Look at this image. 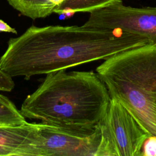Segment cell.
I'll list each match as a JSON object with an SVG mask.
<instances>
[{"label": "cell", "mask_w": 156, "mask_h": 156, "mask_svg": "<svg viewBox=\"0 0 156 156\" xmlns=\"http://www.w3.org/2000/svg\"><path fill=\"white\" fill-rule=\"evenodd\" d=\"M21 15L32 20L46 18L54 13L57 5L51 0H6Z\"/></svg>", "instance_id": "obj_8"}, {"label": "cell", "mask_w": 156, "mask_h": 156, "mask_svg": "<svg viewBox=\"0 0 156 156\" xmlns=\"http://www.w3.org/2000/svg\"><path fill=\"white\" fill-rule=\"evenodd\" d=\"M110 99L96 73L62 69L47 74L38 88L24 99L20 111L26 118L42 123L93 130Z\"/></svg>", "instance_id": "obj_2"}, {"label": "cell", "mask_w": 156, "mask_h": 156, "mask_svg": "<svg viewBox=\"0 0 156 156\" xmlns=\"http://www.w3.org/2000/svg\"><path fill=\"white\" fill-rule=\"evenodd\" d=\"M99 141V126L93 130H82L35 123L20 156H94Z\"/></svg>", "instance_id": "obj_5"}, {"label": "cell", "mask_w": 156, "mask_h": 156, "mask_svg": "<svg viewBox=\"0 0 156 156\" xmlns=\"http://www.w3.org/2000/svg\"><path fill=\"white\" fill-rule=\"evenodd\" d=\"M122 0H65L57 6L54 13L73 15L79 12L90 13Z\"/></svg>", "instance_id": "obj_9"}, {"label": "cell", "mask_w": 156, "mask_h": 156, "mask_svg": "<svg viewBox=\"0 0 156 156\" xmlns=\"http://www.w3.org/2000/svg\"><path fill=\"white\" fill-rule=\"evenodd\" d=\"M99 127L100 141L94 156H141L144 143L151 135L126 107L112 98Z\"/></svg>", "instance_id": "obj_4"}, {"label": "cell", "mask_w": 156, "mask_h": 156, "mask_svg": "<svg viewBox=\"0 0 156 156\" xmlns=\"http://www.w3.org/2000/svg\"><path fill=\"white\" fill-rule=\"evenodd\" d=\"M65 0H51V1L55 5H56L57 6L59 4H60L63 1H64Z\"/></svg>", "instance_id": "obj_14"}, {"label": "cell", "mask_w": 156, "mask_h": 156, "mask_svg": "<svg viewBox=\"0 0 156 156\" xmlns=\"http://www.w3.org/2000/svg\"><path fill=\"white\" fill-rule=\"evenodd\" d=\"M142 156H156V136L151 135L144 143Z\"/></svg>", "instance_id": "obj_11"}, {"label": "cell", "mask_w": 156, "mask_h": 156, "mask_svg": "<svg viewBox=\"0 0 156 156\" xmlns=\"http://www.w3.org/2000/svg\"><path fill=\"white\" fill-rule=\"evenodd\" d=\"M26 118L6 96L0 94V126L20 125L26 123Z\"/></svg>", "instance_id": "obj_10"}, {"label": "cell", "mask_w": 156, "mask_h": 156, "mask_svg": "<svg viewBox=\"0 0 156 156\" xmlns=\"http://www.w3.org/2000/svg\"><path fill=\"white\" fill-rule=\"evenodd\" d=\"M35 123L0 126V156H20L28 144Z\"/></svg>", "instance_id": "obj_7"}, {"label": "cell", "mask_w": 156, "mask_h": 156, "mask_svg": "<svg viewBox=\"0 0 156 156\" xmlns=\"http://www.w3.org/2000/svg\"><path fill=\"white\" fill-rule=\"evenodd\" d=\"M82 26L120 30L140 35L156 45V7H133L118 2L90 12Z\"/></svg>", "instance_id": "obj_6"}, {"label": "cell", "mask_w": 156, "mask_h": 156, "mask_svg": "<svg viewBox=\"0 0 156 156\" xmlns=\"http://www.w3.org/2000/svg\"><path fill=\"white\" fill-rule=\"evenodd\" d=\"M96 73L110 98L156 136V45L147 43L113 55L98 66Z\"/></svg>", "instance_id": "obj_3"}, {"label": "cell", "mask_w": 156, "mask_h": 156, "mask_svg": "<svg viewBox=\"0 0 156 156\" xmlns=\"http://www.w3.org/2000/svg\"><path fill=\"white\" fill-rule=\"evenodd\" d=\"M15 88L12 77L0 69V91L10 92Z\"/></svg>", "instance_id": "obj_12"}, {"label": "cell", "mask_w": 156, "mask_h": 156, "mask_svg": "<svg viewBox=\"0 0 156 156\" xmlns=\"http://www.w3.org/2000/svg\"><path fill=\"white\" fill-rule=\"evenodd\" d=\"M149 43L144 38L117 29L83 26H31L10 38L0 57V69L12 77L47 74L105 60Z\"/></svg>", "instance_id": "obj_1"}, {"label": "cell", "mask_w": 156, "mask_h": 156, "mask_svg": "<svg viewBox=\"0 0 156 156\" xmlns=\"http://www.w3.org/2000/svg\"><path fill=\"white\" fill-rule=\"evenodd\" d=\"M0 32H9L17 34V31L15 29L10 26L5 21L0 19Z\"/></svg>", "instance_id": "obj_13"}]
</instances>
